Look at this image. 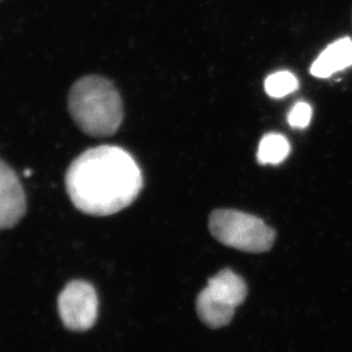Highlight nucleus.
<instances>
[{
	"instance_id": "obj_1",
	"label": "nucleus",
	"mask_w": 352,
	"mask_h": 352,
	"mask_svg": "<svg viewBox=\"0 0 352 352\" xmlns=\"http://www.w3.org/2000/svg\"><path fill=\"white\" fill-rule=\"evenodd\" d=\"M76 208L108 217L131 206L143 188L142 172L132 155L116 146H100L77 157L65 175Z\"/></svg>"
},
{
	"instance_id": "obj_2",
	"label": "nucleus",
	"mask_w": 352,
	"mask_h": 352,
	"mask_svg": "<svg viewBox=\"0 0 352 352\" xmlns=\"http://www.w3.org/2000/svg\"><path fill=\"white\" fill-rule=\"evenodd\" d=\"M69 111L82 132L95 138L117 133L124 118L118 89L109 79L87 76L72 86Z\"/></svg>"
},
{
	"instance_id": "obj_3",
	"label": "nucleus",
	"mask_w": 352,
	"mask_h": 352,
	"mask_svg": "<svg viewBox=\"0 0 352 352\" xmlns=\"http://www.w3.org/2000/svg\"><path fill=\"white\" fill-rule=\"evenodd\" d=\"M210 234L221 244L248 253L270 251L276 232L258 217L236 210H217L208 220Z\"/></svg>"
},
{
	"instance_id": "obj_4",
	"label": "nucleus",
	"mask_w": 352,
	"mask_h": 352,
	"mask_svg": "<svg viewBox=\"0 0 352 352\" xmlns=\"http://www.w3.org/2000/svg\"><path fill=\"white\" fill-rule=\"evenodd\" d=\"M246 296L244 279L231 269H223L208 279L206 287L197 296V312L205 325L221 329L232 320L236 308Z\"/></svg>"
},
{
	"instance_id": "obj_5",
	"label": "nucleus",
	"mask_w": 352,
	"mask_h": 352,
	"mask_svg": "<svg viewBox=\"0 0 352 352\" xmlns=\"http://www.w3.org/2000/svg\"><path fill=\"white\" fill-rule=\"evenodd\" d=\"M96 292L86 281L69 283L58 298V312L65 327L72 331H87L98 318Z\"/></svg>"
},
{
	"instance_id": "obj_6",
	"label": "nucleus",
	"mask_w": 352,
	"mask_h": 352,
	"mask_svg": "<svg viewBox=\"0 0 352 352\" xmlns=\"http://www.w3.org/2000/svg\"><path fill=\"white\" fill-rule=\"evenodd\" d=\"M27 210V199L16 174L0 160V230L16 226Z\"/></svg>"
},
{
	"instance_id": "obj_7",
	"label": "nucleus",
	"mask_w": 352,
	"mask_h": 352,
	"mask_svg": "<svg viewBox=\"0 0 352 352\" xmlns=\"http://www.w3.org/2000/svg\"><path fill=\"white\" fill-rule=\"evenodd\" d=\"M352 67V39L340 38L329 45L312 63L310 72L317 78H329L336 72Z\"/></svg>"
},
{
	"instance_id": "obj_8",
	"label": "nucleus",
	"mask_w": 352,
	"mask_h": 352,
	"mask_svg": "<svg viewBox=\"0 0 352 352\" xmlns=\"http://www.w3.org/2000/svg\"><path fill=\"white\" fill-rule=\"evenodd\" d=\"M291 153L288 140L278 133H269L258 144V162L262 165H279Z\"/></svg>"
},
{
	"instance_id": "obj_9",
	"label": "nucleus",
	"mask_w": 352,
	"mask_h": 352,
	"mask_svg": "<svg viewBox=\"0 0 352 352\" xmlns=\"http://www.w3.org/2000/svg\"><path fill=\"white\" fill-rule=\"evenodd\" d=\"M298 88V78L289 72H274L264 82V89L267 94L274 98H285Z\"/></svg>"
},
{
	"instance_id": "obj_10",
	"label": "nucleus",
	"mask_w": 352,
	"mask_h": 352,
	"mask_svg": "<svg viewBox=\"0 0 352 352\" xmlns=\"http://www.w3.org/2000/svg\"><path fill=\"white\" fill-rule=\"evenodd\" d=\"M312 109L305 102H298L288 115V124L293 129H305L311 120Z\"/></svg>"
}]
</instances>
